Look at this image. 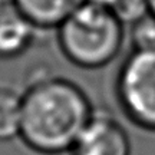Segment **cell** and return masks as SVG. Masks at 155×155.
Masks as SVG:
<instances>
[{
  "mask_svg": "<svg viewBox=\"0 0 155 155\" xmlns=\"http://www.w3.org/2000/svg\"><path fill=\"white\" fill-rule=\"evenodd\" d=\"M91 118L81 89L62 79H46L22 96L20 135L36 151L56 154L72 150Z\"/></svg>",
  "mask_w": 155,
  "mask_h": 155,
  "instance_id": "6da1fadb",
  "label": "cell"
},
{
  "mask_svg": "<svg viewBox=\"0 0 155 155\" xmlns=\"http://www.w3.org/2000/svg\"><path fill=\"white\" fill-rule=\"evenodd\" d=\"M124 25L109 9L83 3L59 26L65 55L79 66L101 68L115 59L122 46Z\"/></svg>",
  "mask_w": 155,
  "mask_h": 155,
  "instance_id": "7a4b0ae2",
  "label": "cell"
},
{
  "mask_svg": "<svg viewBox=\"0 0 155 155\" xmlns=\"http://www.w3.org/2000/svg\"><path fill=\"white\" fill-rule=\"evenodd\" d=\"M116 101L134 122L155 129V50H134L116 79Z\"/></svg>",
  "mask_w": 155,
  "mask_h": 155,
  "instance_id": "3957f363",
  "label": "cell"
},
{
  "mask_svg": "<svg viewBox=\"0 0 155 155\" xmlns=\"http://www.w3.org/2000/svg\"><path fill=\"white\" fill-rule=\"evenodd\" d=\"M72 150L73 155H131L132 145L121 119L98 114L92 115Z\"/></svg>",
  "mask_w": 155,
  "mask_h": 155,
  "instance_id": "277c9868",
  "label": "cell"
},
{
  "mask_svg": "<svg viewBox=\"0 0 155 155\" xmlns=\"http://www.w3.org/2000/svg\"><path fill=\"white\" fill-rule=\"evenodd\" d=\"M33 23L13 2L0 5V58H13L29 48L35 33Z\"/></svg>",
  "mask_w": 155,
  "mask_h": 155,
  "instance_id": "5b68a950",
  "label": "cell"
},
{
  "mask_svg": "<svg viewBox=\"0 0 155 155\" xmlns=\"http://www.w3.org/2000/svg\"><path fill=\"white\" fill-rule=\"evenodd\" d=\"M36 28L61 26L86 0H12Z\"/></svg>",
  "mask_w": 155,
  "mask_h": 155,
  "instance_id": "8992f818",
  "label": "cell"
},
{
  "mask_svg": "<svg viewBox=\"0 0 155 155\" xmlns=\"http://www.w3.org/2000/svg\"><path fill=\"white\" fill-rule=\"evenodd\" d=\"M22 96L10 89L0 88V141L15 138L20 134Z\"/></svg>",
  "mask_w": 155,
  "mask_h": 155,
  "instance_id": "52a82bcc",
  "label": "cell"
},
{
  "mask_svg": "<svg viewBox=\"0 0 155 155\" xmlns=\"http://www.w3.org/2000/svg\"><path fill=\"white\" fill-rule=\"evenodd\" d=\"M111 12L122 25L137 23L150 13L148 0H116Z\"/></svg>",
  "mask_w": 155,
  "mask_h": 155,
  "instance_id": "ba28073f",
  "label": "cell"
},
{
  "mask_svg": "<svg viewBox=\"0 0 155 155\" xmlns=\"http://www.w3.org/2000/svg\"><path fill=\"white\" fill-rule=\"evenodd\" d=\"M134 50H155V16L148 13L132 25Z\"/></svg>",
  "mask_w": 155,
  "mask_h": 155,
  "instance_id": "9c48e42d",
  "label": "cell"
},
{
  "mask_svg": "<svg viewBox=\"0 0 155 155\" xmlns=\"http://www.w3.org/2000/svg\"><path fill=\"white\" fill-rule=\"evenodd\" d=\"M116 0H86V3H91V5L99 6V7H105V9H109L111 10L114 5H115Z\"/></svg>",
  "mask_w": 155,
  "mask_h": 155,
  "instance_id": "30bf717a",
  "label": "cell"
},
{
  "mask_svg": "<svg viewBox=\"0 0 155 155\" xmlns=\"http://www.w3.org/2000/svg\"><path fill=\"white\" fill-rule=\"evenodd\" d=\"M148 7H150V13L155 16V0H148Z\"/></svg>",
  "mask_w": 155,
  "mask_h": 155,
  "instance_id": "8fae6325",
  "label": "cell"
}]
</instances>
